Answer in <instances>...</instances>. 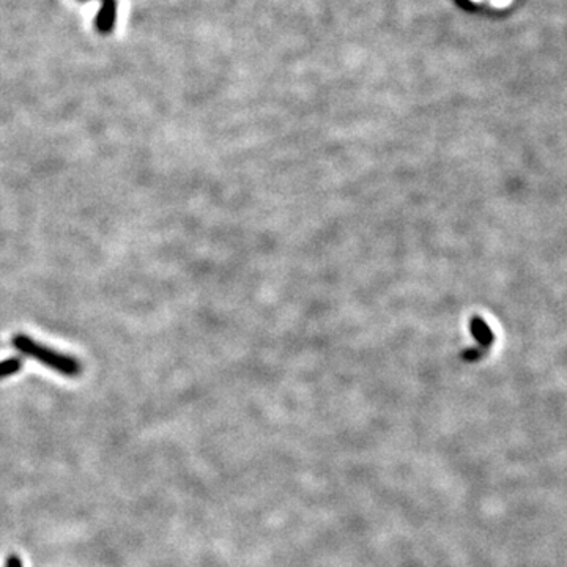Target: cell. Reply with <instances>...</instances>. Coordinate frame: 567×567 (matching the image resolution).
I'll return each instance as SVG.
<instances>
[{
    "instance_id": "1",
    "label": "cell",
    "mask_w": 567,
    "mask_h": 567,
    "mask_svg": "<svg viewBox=\"0 0 567 567\" xmlns=\"http://www.w3.org/2000/svg\"><path fill=\"white\" fill-rule=\"evenodd\" d=\"M12 345L19 353L40 361L41 364H45L46 367H49V369L56 370L65 377L73 378L80 375V372H82V366L73 356L46 347V345L36 342V340H34L30 336H25V334H16L12 339Z\"/></svg>"
},
{
    "instance_id": "2",
    "label": "cell",
    "mask_w": 567,
    "mask_h": 567,
    "mask_svg": "<svg viewBox=\"0 0 567 567\" xmlns=\"http://www.w3.org/2000/svg\"><path fill=\"white\" fill-rule=\"evenodd\" d=\"M117 18V0H102L96 14V27L100 32H111Z\"/></svg>"
},
{
    "instance_id": "3",
    "label": "cell",
    "mask_w": 567,
    "mask_h": 567,
    "mask_svg": "<svg viewBox=\"0 0 567 567\" xmlns=\"http://www.w3.org/2000/svg\"><path fill=\"white\" fill-rule=\"evenodd\" d=\"M471 334L474 336V339L478 340L479 345H482L484 348H489L493 345V333H491V329L489 328L487 323H485L482 318L479 317H474L471 320Z\"/></svg>"
},
{
    "instance_id": "4",
    "label": "cell",
    "mask_w": 567,
    "mask_h": 567,
    "mask_svg": "<svg viewBox=\"0 0 567 567\" xmlns=\"http://www.w3.org/2000/svg\"><path fill=\"white\" fill-rule=\"evenodd\" d=\"M21 369H23V359L18 358V356L0 361V380H3V378H7L10 375L18 374Z\"/></svg>"
},
{
    "instance_id": "5",
    "label": "cell",
    "mask_w": 567,
    "mask_h": 567,
    "mask_svg": "<svg viewBox=\"0 0 567 567\" xmlns=\"http://www.w3.org/2000/svg\"><path fill=\"white\" fill-rule=\"evenodd\" d=\"M5 567H23V561H21L19 556L10 555L7 563H5Z\"/></svg>"
},
{
    "instance_id": "6",
    "label": "cell",
    "mask_w": 567,
    "mask_h": 567,
    "mask_svg": "<svg viewBox=\"0 0 567 567\" xmlns=\"http://www.w3.org/2000/svg\"><path fill=\"white\" fill-rule=\"evenodd\" d=\"M512 0H490V5L495 8H506L509 7Z\"/></svg>"
},
{
    "instance_id": "7",
    "label": "cell",
    "mask_w": 567,
    "mask_h": 567,
    "mask_svg": "<svg viewBox=\"0 0 567 567\" xmlns=\"http://www.w3.org/2000/svg\"><path fill=\"white\" fill-rule=\"evenodd\" d=\"M473 2H479V3H480V2H484V0H473Z\"/></svg>"
}]
</instances>
